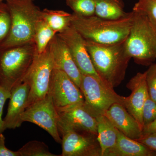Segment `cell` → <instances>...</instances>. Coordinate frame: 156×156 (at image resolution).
Wrapping results in <instances>:
<instances>
[{
    "label": "cell",
    "instance_id": "cell-20",
    "mask_svg": "<svg viewBox=\"0 0 156 156\" xmlns=\"http://www.w3.org/2000/svg\"><path fill=\"white\" fill-rule=\"evenodd\" d=\"M41 17L56 34L61 32L71 25L72 14L62 10L44 9Z\"/></svg>",
    "mask_w": 156,
    "mask_h": 156
},
{
    "label": "cell",
    "instance_id": "cell-30",
    "mask_svg": "<svg viewBox=\"0 0 156 156\" xmlns=\"http://www.w3.org/2000/svg\"><path fill=\"white\" fill-rule=\"evenodd\" d=\"M0 156H20L18 151L10 150L5 144V137L2 133L0 134Z\"/></svg>",
    "mask_w": 156,
    "mask_h": 156
},
{
    "label": "cell",
    "instance_id": "cell-31",
    "mask_svg": "<svg viewBox=\"0 0 156 156\" xmlns=\"http://www.w3.org/2000/svg\"><path fill=\"white\" fill-rule=\"evenodd\" d=\"M156 132V120L143 128V134Z\"/></svg>",
    "mask_w": 156,
    "mask_h": 156
},
{
    "label": "cell",
    "instance_id": "cell-14",
    "mask_svg": "<svg viewBox=\"0 0 156 156\" xmlns=\"http://www.w3.org/2000/svg\"><path fill=\"white\" fill-rule=\"evenodd\" d=\"M49 46L53 57L54 68L64 72L80 88L82 74L64 41L56 34L50 42Z\"/></svg>",
    "mask_w": 156,
    "mask_h": 156
},
{
    "label": "cell",
    "instance_id": "cell-8",
    "mask_svg": "<svg viewBox=\"0 0 156 156\" xmlns=\"http://www.w3.org/2000/svg\"><path fill=\"white\" fill-rule=\"evenodd\" d=\"M58 114L50 95L29 105L23 113L22 122L35 124L47 131L53 139L61 144L62 139L58 127Z\"/></svg>",
    "mask_w": 156,
    "mask_h": 156
},
{
    "label": "cell",
    "instance_id": "cell-11",
    "mask_svg": "<svg viewBox=\"0 0 156 156\" xmlns=\"http://www.w3.org/2000/svg\"><path fill=\"white\" fill-rule=\"evenodd\" d=\"M57 34L66 44L81 74L100 79L92 64L83 37L71 25Z\"/></svg>",
    "mask_w": 156,
    "mask_h": 156
},
{
    "label": "cell",
    "instance_id": "cell-32",
    "mask_svg": "<svg viewBox=\"0 0 156 156\" xmlns=\"http://www.w3.org/2000/svg\"><path fill=\"white\" fill-rule=\"evenodd\" d=\"M4 1H5V0H0V2H3Z\"/></svg>",
    "mask_w": 156,
    "mask_h": 156
},
{
    "label": "cell",
    "instance_id": "cell-2",
    "mask_svg": "<svg viewBox=\"0 0 156 156\" xmlns=\"http://www.w3.org/2000/svg\"><path fill=\"white\" fill-rule=\"evenodd\" d=\"M133 11L127 17L116 20L95 16L83 17L72 14L71 26L85 40L102 44H113L126 41L133 19Z\"/></svg>",
    "mask_w": 156,
    "mask_h": 156
},
{
    "label": "cell",
    "instance_id": "cell-16",
    "mask_svg": "<svg viewBox=\"0 0 156 156\" xmlns=\"http://www.w3.org/2000/svg\"><path fill=\"white\" fill-rule=\"evenodd\" d=\"M104 115L115 128L127 137L136 140L142 136V129L139 123L122 105L114 104Z\"/></svg>",
    "mask_w": 156,
    "mask_h": 156
},
{
    "label": "cell",
    "instance_id": "cell-26",
    "mask_svg": "<svg viewBox=\"0 0 156 156\" xmlns=\"http://www.w3.org/2000/svg\"><path fill=\"white\" fill-rule=\"evenodd\" d=\"M142 120L143 128L156 120V102L149 95L143 108Z\"/></svg>",
    "mask_w": 156,
    "mask_h": 156
},
{
    "label": "cell",
    "instance_id": "cell-27",
    "mask_svg": "<svg viewBox=\"0 0 156 156\" xmlns=\"http://www.w3.org/2000/svg\"><path fill=\"white\" fill-rule=\"evenodd\" d=\"M146 73V83L150 97L156 102V63L152 64Z\"/></svg>",
    "mask_w": 156,
    "mask_h": 156
},
{
    "label": "cell",
    "instance_id": "cell-24",
    "mask_svg": "<svg viewBox=\"0 0 156 156\" xmlns=\"http://www.w3.org/2000/svg\"><path fill=\"white\" fill-rule=\"evenodd\" d=\"M11 26V18L6 2H0V44L9 36Z\"/></svg>",
    "mask_w": 156,
    "mask_h": 156
},
{
    "label": "cell",
    "instance_id": "cell-3",
    "mask_svg": "<svg viewBox=\"0 0 156 156\" xmlns=\"http://www.w3.org/2000/svg\"><path fill=\"white\" fill-rule=\"evenodd\" d=\"M37 53L34 41L0 50V85L11 92L23 83Z\"/></svg>",
    "mask_w": 156,
    "mask_h": 156
},
{
    "label": "cell",
    "instance_id": "cell-29",
    "mask_svg": "<svg viewBox=\"0 0 156 156\" xmlns=\"http://www.w3.org/2000/svg\"><path fill=\"white\" fill-rule=\"evenodd\" d=\"M136 140L156 151V132L143 134L142 136Z\"/></svg>",
    "mask_w": 156,
    "mask_h": 156
},
{
    "label": "cell",
    "instance_id": "cell-23",
    "mask_svg": "<svg viewBox=\"0 0 156 156\" xmlns=\"http://www.w3.org/2000/svg\"><path fill=\"white\" fill-rule=\"evenodd\" d=\"M66 3L77 15L83 17L95 15V0H66Z\"/></svg>",
    "mask_w": 156,
    "mask_h": 156
},
{
    "label": "cell",
    "instance_id": "cell-5",
    "mask_svg": "<svg viewBox=\"0 0 156 156\" xmlns=\"http://www.w3.org/2000/svg\"><path fill=\"white\" fill-rule=\"evenodd\" d=\"M132 11V25L125 42L126 50L137 64L151 65L156 59V27L145 14Z\"/></svg>",
    "mask_w": 156,
    "mask_h": 156
},
{
    "label": "cell",
    "instance_id": "cell-19",
    "mask_svg": "<svg viewBox=\"0 0 156 156\" xmlns=\"http://www.w3.org/2000/svg\"><path fill=\"white\" fill-rule=\"evenodd\" d=\"M122 0H95V15L108 20H116L127 17L129 14L124 10Z\"/></svg>",
    "mask_w": 156,
    "mask_h": 156
},
{
    "label": "cell",
    "instance_id": "cell-33",
    "mask_svg": "<svg viewBox=\"0 0 156 156\" xmlns=\"http://www.w3.org/2000/svg\"><path fill=\"white\" fill-rule=\"evenodd\" d=\"M1 50V47H0V50Z\"/></svg>",
    "mask_w": 156,
    "mask_h": 156
},
{
    "label": "cell",
    "instance_id": "cell-4",
    "mask_svg": "<svg viewBox=\"0 0 156 156\" xmlns=\"http://www.w3.org/2000/svg\"><path fill=\"white\" fill-rule=\"evenodd\" d=\"M11 18L10 33L0 44L1 49L34 41L37 21L41 10L32 0H5Z\"/></svg>",
    "mask_w": 156,
    "mask_h": 156
},
{
    "label": "cell",
    "instance_id": "cell-1",
    "mask_svg": "<svg viewBox=\"0 0 156 156\" xmlns=\"http://www.w3.org/2000/svg\"><path fill=\"white\" fill-rule=\"evenodd\" d=\"M125 42L102 44L85 40L93 66L101 81L112 88L119 86L126 76L131 56Z\"/></svg>",
    "mask_w": 156,
    "mask_h": 156
},
{
    "label": "cell",
    "instance_id": "cell-21",
    "mask_svg": "<svg viewBox=\"0 0 156 156\" xmlns=\"http://www.w3.org/2000/svg\"><path fill=\"white\" fill-rule=\"evenodd\" d=\"M56 34L41 17L36 24L34 36L37 53H41L44 51Z\"/></svg>",
    "mask_w": 156,
    "mask_h": 156
},
{
    "label": "cell",
    "instance_id": "cell-28",
    "mask_svg": "<svg viewBox=\"0 0 156 156\" xmlns=\"http://www.w3.org/2000/svg\"><path fill=\"white\" fill-rule=\"evenodd\" d=\"M11 96V92H9L0 85V134L5 131L4 127V120L2 119L3 108L6 100Z\"/></svg>",
    "mask_w": 156,
    "mask_h": 156
},
{
    "label": "cell",
    "instance_id": "cell-25",
    "mask_svg": "<svg viewBox=\"0 0 156 156\" xmlns=\"http://www.w3.org/2000/svg\"><path fill=\"white\" fill-rule=\"evenodd\" d=\"M132 11L145 14L156 27V0H137Z\"/></svg>",
    "mask_w": 156,
    "mask_h": 156
},
{
    "label": "cell",
    "instance_id": "cell-22",
    "mask_svg": "<svg viewBox=\"0 0 156 156\" xmlns=\"http://www.w3.org/2000/svg\"><path fill=\"white\" fill-rule=\"evenodd\" d=\"M20 156H57L50 152L44 143L38 140L30 141L18 151Z\"/></svg>",
    "mask_w": 156,
    "mask_h": 156
},
{
    "label": "cell",
    "instance_id": "cell-9",
    "mask_svg": "<svg viewBox=\"0 0 156 156\" xmlns=\"http://www.w3.org/2000/svg\"><path fill=\"white\" fill-rule=\"evenodd\" d=\"M59 134L62 136L60 156H101L97 135L72 130L58 119Z\"/></svg>",
    "mask_w": 156,
    "mask_h": 156
},
{
    "label": "cell",
    "instance_id": "cell-34",
    "mask_svg": "<svg viewBox=\"0 0 156 156\" xmlns=\"http://www.w3.org/2000/svg\"><path fill=\"white\" fill-rule=\"evenodd\" d=\"M32 1H34V0H32Z\"/></svg>",
    "mask_w": 156,
    "mask_h": 156
},
{
    "label": "cell",
    "instance_id": "cell-18",
    "mask_svg": "<svg viewBox=\"0 0 156 156\" xmlns=\"http://www.w3.org/2000/svg\"><path fill=\"white\" fill-rule=\"evenodd\" d=\"M97 139L101 149V156L115 144L117 139L116 128L104 115L96 117Z\"/></svg>",
    "mask_w": 156,
    "mask_h": 156
},
{
    "label": "cell",
    "instance_id": "cell-10",
    "mask_svg": "<svg viewBox=\"0 0 156 156\" xmlns=\"http://www.w3.org/2000/svg\"><path fill=\"white\" fill-rule=\"evenodd\" d=\"M48 94L57 112L84 102L80 89L66 73L57 69L53 68L52 71Z\"/></svg>",
    "mask_w": 156,
    "mask_h": 156
},
{
    "label": "cell",
    "instance_id": "cell-17",
    "mask_svg": "<svg viewBox=\"0 0 156 156\" xmlns=\"http://www.w3.org/2000/svg\"><path fill=\"white\" fill-rule=\"evenodd\" d=\"M115 145L108 150L103 156H156V151L146 146L125 136L117 129Z\"/></svg>",
    "mask_w": 156,
    "mask_h": 156
},
{
    "label": "cell",
    "instance_id": "cell-7",
    "mask_svg": "<svg viewBox=\"0 0 156 156\" xmlns=\"http://www.w3.org/2000/svg\"><path fill=\"white\" fill-rule=\"evenodd\" d=\"M53 68V57L49 44L42 53L37 52L23 81L27 83L30 88L27 107L48 95Z\"/></svg>",
    "mask_w": 156,
    "mask_h": 156
},
{
    "label": "cell",
    "instance_id": "cell-6",
    "mask_svg": "<svg viewBox=\"0 0 156 156\" xmlns=\"http://www.w3.org/2000/svg\"><path fill=\"white\" fill-rule=\"evenodd\" d=\"M80 89L84 95L85 108L95 118L104 115L114 104L124 106L126 97L118 95L113 88L93 76L82 74Z\"/></svg>",
    "mask_w": 156,
    "mask_h": 156
},
{
    "label": "cell",
    "instance_id": "cell-13",
    "mask_svg": "<svg viewBox=\"0 0 156 156\" xmlns=\"http://www.w3.org/2000/svg\"><path fill=\"white\" fill-rule=\"evenodd\" d=\"M146 73H138L129 80L126 87L131 91L130 96L125 98L124 106L143 128L142 110L148 93Z\"/></svg>",
    "mask_w": 156,
    "mask_h": 156
},
{
    "label": "cell",
    "instance_id": "cell-15",
    "mask_svg": "<svg viewBox=\"0 0 156 156\" xmlns=\"http://www.w3.org/2000/svg\"><path fill=\"white\" fill-rule=\"evenodd\" d=\"M30 89L28 84L23 82L11 90L8 112L3 120L5 130L21 126L23 122L20 117L27 108Z\"/></svg>",
    "mask_w": 156,
    "mask_h": 156
},
{
    "label": "cell",
    "instance_id": "cell-12",
    "mask_svg": "<svg viewBox=\"0 0 156 156\" xmlns=\"http://www.w3.org/2000/svg\"><path fill=\"white\" fill-rule=\"evenodd\" d=\"M83 104L75 105L57 112L58 121L74 131L97 135L96 118L87 111Z\"/></svg>",
    "mask_w": 156,
    "mask_h": 156
}]
</instances>
